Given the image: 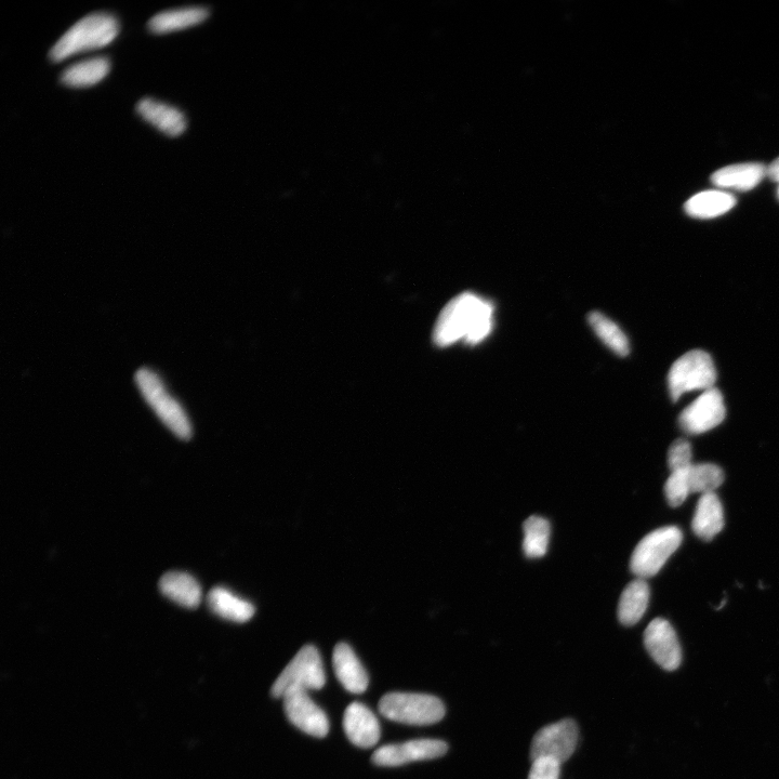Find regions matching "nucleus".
Instances as JSON below:
<instances>
[{"instance_id":"obj_1","label":"nucleus","mask_w":779,"mask_h":779,"mask_svg":"<svg viewBox=\"0 0 779 779\" xmlns=\"http://www.w3.org/2000/svg\"><path fill=\"white\" fill-rule=\"evenodd\" d=\"M494 307L491 302L471 293L448 302L434 326L433 340L439 347H448L462 340L478 345L492 333Z\"/></svg>"},{"instance_id":"obj_2","label":"nucleus","mask_w":779,"mask_h":779,"mask_svg":"<svg viewBox=\"0 0 779 779\" xmlns=\"http://www.w3.org/2000/svg\"><path fill=\"white\" fill-rule=\"evenodd\" d=\"M120 32V24L107 12H95L76 22L50 50V59L61 62L81 52L109 45Z\"/></svg>"},{"instance_id":"obj_3","label":"nucleus","mask_w":779,"mask_h":779,"mask_svg":"<svg viewBox=\"0 0 779 779\" xmlns=\"http://www.w3.org/2000/svg\"><path fill=\"white\" fill-rule=\"evenodd\" d=\"M135 380L144 400L163 424L178 438L189 440L192 437L191 421L180 403L169 394L161 378L151 369L141 368Z\"/></svg>"},{"instance_id":"obj_4","label":"nucleus","mask_w":779,"mask_h":779,"mask_svg":"<svg viewBox=\"0 0 779 779\" xmlns=\"http://www.w3.org/2000/svg\"><path fill=\"white\" fill-rule=\"evenodd\" d=\"M379 711L385 718L408 725H431L445 716L441 699L426 694L389 693L381 698Z\"/></svg>"},{"instance_id":"obj_5","label":"nucleus","mask_w":779,"mask_h":779,"mask_svg":"<svg viewBox=\"0 0 779 779\" xmlns=\"http://www.w3.org/2000/svg\"><path fill=\"white\" fill-rule=\"evenodd\" d=\"M682 539V532L676 526L658 528L646 535L632 553V573L641 579L655 576L678 550Z\"/></svg>"},{"instance_id":"obj_6","label":"nucleus","mask_w":779,"mask_h":779,"mask_svg":"<svg viewBox=\"0 0 779 779\" xmlns=\"http://www.w3.org/2000/svg\"><path fill=\"white\" fill-rule=\"evenodd\" d=\"M717 371L711 356L694 350L681 356L672 365L668 375L671 399L677 402L685 393L715 388Z\"/></svg>"},{"instance_id":"obj_7","label":"nucleus","mask_w":779,"mask_h":779,"mask_svg":"<svg viewBox=\"0 0 779 779\" xmlns=\"http://www.w3.org/2000/svg\"><path fill=\"white\" fill-rule=\"evenodd\" d=\"M326 683L322 657L312 645L302 648L280 677L274 682L271 693L280 698L290 690H321Z\"/></svg>"},{"instance_id":"obj_8","label":"nucleus","mask_w":779,"mask_h":779,"mask_svg":"<svg viewBox=\"0 0 779 779\" xmlns=\"http://www.w3.org/2000/svg\"><path fill=\"white\" fill-rule=\"evenodd\" d=\"M577 743L578 726L575 721L566 719L547 725L533 738L531 759L551 758L562 764L573 756Z\"/></svg>"},{"instance_id":"obj_9","label":"nucleus","mask_w":779,"mask_h":779,"mask_svg":"<svg viewBox=\"0 0 779 779\" xmlns=\"http://www.w3.org/2000/svg\"><path fill=\"white\" fill-rule=\"evenodd\" d=\"M725 415L722 393L711 388L684 409L679 417V424L688 434H702L721 425Z\"/></svg>"},{"instance_id":"obj_10","label":"nucleus","mask_w":779,"mask_h":779,"mask_svg":"<svg viewBox=\"0 0 779 779\" xmlns=\"http://www.w3.org/2000/svg\"><path fill=\"white\" fill-rule=\"evenodd\" d=\"M448 750L439 739H416L403 744L380 747L373 755V762L379 767H401V765L443 757Z\"/></svg>"},{"instance_id":"obj_11","label":"nucleus","mask_w":779,"mask_h":779,"mask_svg":"<svg viewBox=\"0 0 779 779\" xmlns=\"http://www.w3.org/2000/svg\"><path fill=\"white\" fill-rule=\"evenodd\" d=\"M283 699L288 720L299 730L314 737H325L328 734V718L307 691L290 690Z\"/></svg>"},{"instance_id":"obj_12","label":"nucleus","mask_w":779,"mask_h":779,"mask_svg":"<svg viewBox=\"0 0 779 779\" xmlns=\"http://www.w3.org/2000/svg\"><path fill=\"white\" fill-rule=\"evenodd\" d=\"M644 645L655 663L667 671L680 667L682 652L675 629L663 618H656L645 629Z\"/></svg>"},{"instance_id":"obj_13","label":"nucleus","mask_w":779,"mask_h":779,"mask_svg":"<svg viewBox=\"0 0 779 779\" xmlns=\"http://www.w3.org/2000/svg\"><path fill=\"white\" fill-rule=\"evenodd\" d=\"M343 729L349 741L362 748L375 746L380 739V725L372 710L361 703L351 704L343 716Z\"/></svg>"},{"instance_id":"obj_14","label":"nucleus","mask_w":779,"mask_h":779,"mask_svg":"<svg viewBox=\"0 0 779 779\" xmlns=\"http://www.w3.org/2000/svg\"><path fill=\"white\" fill-rule=\"evenodd\" d=\"M333 666L337 679L348 692L364 693L369 684L367 672L350 645L339 643L333 654Z\"/></svg>"},{"instance_id":"obj_15","label":"nucleus","mask_w":779,"mask_h":779,"mask_svg":"<svg viewBox=\"0 0 779 779\" xmlns=\"http://www.w3.org/2000/svg\"><path fill=\"white\" fill-rule=\"evenodd\" d=\"M137 112L144 121L152 124L169 137H179L188 126L187 118L181 111L152 98H144L139 101Z\"/></svg>"},{"instance_id":"obj_16","label":"nucleus","mask_w":779,"mask_h":779,"mask_svg":"<svg viewBox=\"0 0 779 779\" xmlns=\"http://www.w3.org/2000/svg\"><path fill=\"white\" fill-rule=\"evenodd\" d=\"M207 602L211 612L234 623H246L256 612L252 603L223 587L211 589Z\"/></svg>"},{"instance_id":"obj_17","label":"nucleus","mask_w":779,"mask_h":779,"mask_svg":"<svg viewBox=\"0 0 779 779\" xmlns=\"http://www.w3.org/2000/svg\"><path fill=\"white\" fill-rule=\"evenodd\" d=\"M768 169L759 163H745L726 166L716 171L711 180L717 187L749 191L758 186Z\"/></svg>"},{"instance_id":"obj_18","label":"nucleus","mask_w":779,"mask_h":779,"mask_svg":"<svg viewBox=\"0 0 779 779\" xmlns=\"http://www.w3.org/2000/svg\"><path fill=\"white\" fill-rule=\"evenodd\" d=\"M692 527L695 535L706 541L714 539L723 530L724 512L716 493L699 498Z\"/></svg>"},{"instance_id":"obj_19","label":"nucleus","mask_w":779,"mask_h":779,"mask_svg":"<svg viewBox=\"0 0 779 779\" xmlns=\"http://www.w3.org/2000/svg\"><path fill=\"white\" fill-rule=\"evenodd\" d=\"M160 589L166 598L187 609H196L202 599L200 584L188 573H166L160 580Z\"/></svg>"},{"instance_id":"obj_20","label":"nucleus","mask_w":779,"mask_h":779,"mask_svg":"<svg viewBox=\"0 0 779 779\" xmlns=\"http://www.w3.org/2000/svg\"><path fill=\"white\" fill-rule=\"evenodd\" d=\"M650 586L645 579L638 578L630 583L620 597L618 619L624 626H633L640 622L650 602Z\"/></svg>"},{"instance_id":"obj_21","label":"nucleus","mask_w":779,"mask_h":779,"mask_svg":"<svg viewBox=\"0 0 779 779\" xmlns=\"http://www.w3.org/2000/svg\"><path fill=\"white\" fill-rule=\"evenodd\" d=\"M209 16L204 7H189L167 10L154 16L149 21V30L154 34H167L203 23Z\"/></svg>"},{"instance_id":"obj_22","label":"nucleus","mask_w":779,"mask_h":779,"mask_svg":"<svg viewBox=\"0 0 779 779\" xmlns=\"http://www.w3.org/2000/svg\"><path fill=\"white\" fill-rule=\"evenodd\" d=\"M108 58L99 57L75 63L61 75V83L68 87L85 88L95 86L110 73Z\"/></svg>"},{"instance_id":"obj_23","label":"nucleus","mask_w":779,"mask_h":779,"mask_svg":"<svg viewBox=\"0 0 779 779\" xmlns=\"http://www.w3.org/2000/svg\"><path fill=\"white\" fill-rule=\"evenodd\" d=\"M735 204V197L729 193L706 191L690 198L685 211L693 218L710 219L728 213Z\"/></svg>"},{"instance_id":"obj_24","label":"nucleus","mask_w":779,"mask_h":779,"mask_svg":"<svg viewBox=\"0 0 779 779\" xmlns=\"http://www.w3.org/2000/svg\"><path fill=\"white\" fill-rule=\"evenodd\" d=\"M589 324L594 333L619 356H627L630 352V345L627 336L623 330L612 320L600 312L589 314Z\"/></svg>"},{"instance_id":"obj_25","label":"nucleus","mask_w":779,"mask_h":779,"mask_svg":"<svg viewBox=\"0 0 779 779\" xmlns=\"http://www.w3.org/2000/svg\"><path fill=\"white\" fill-rule=\"evenodd\" d=\"M523 550L530 559L544 557L548 550L550 539L549 522L537 516L528 518L524 525Z\"/></svg>"},{"instance_id":"obj_26","label":"nucleus","mask_w":779,"mask_h":779,"mask_svg":"<svg viewBox=\"0 0 779 779\" xmlns=\"http://www.w3.org/2000/svg\"><path fill=\"white\" fill-rule=\"evenodd\" d=\"M691 494L715 493L724 482V473L717 465L698 464L688 470Z\"/></svg>"},{"instance_id":"obj_27","label":"nucleus","mask_w":779,"mask_h":779,"mask_svg":"<svg viewBox=\"0 0 779 779\" xmlns=\"http://www.w3.org/2000/svg\"><path fill=\"white\" fill-rule=\"evenodd\" d=\"M688 470L671 472L666 482L665 495L673 508L680 507L691 494Z\"/></svg>"},{"instance_id":"obj_28","label":"nucleus","mask_w":779,"mask_h":779,"mask_svg":"<svg viewBox=\"0 0 779 779\" xmlns=\"http://www.w3.org/2000/svg\"><path fill=\"white\" fill-rule=\"evenodd\" d=\"M692 446L683 439L672 443L668 452V466L671 472L688 470L693 464Z\"/></svg>"},{"instance_id":"obj_29","label":"nucleus","mask_w":779,"mask_h":779,"mask_svg":"<svg viewBox=\"0 0 779 779\" xmlns=\"http://www.w3.org/2000/svg\"><path fill=\"white\" fill-rule=\"evenodd\" d=\"M561 763L551 758H539L533 761L528 779H560Z\"/></svg>"},{"instance_id":"obj_30","label":"nucleus","mask_w":779,"mask_h":779,"mask_svg":"<svg viewBox=\"0 0 779 779\" xmlns=\"http://www.w3.org/2000/svg\"><path fill=\"white\" fill-rule=\"evenodd\" d=\"M768 175L774 181L779 182V157L768 168Z\"/></svg>"},{"instance_id":"obj_31","label":"nucleus","mask_w":779,"mask_h":779,"mask_svg":"<svg viewBox=\"0 0 779 779\" xmlns=\"http://www.w3.org/2000/svg\"><path fill=\"white\" fill-rule=\"evenodd\" d=\"M778 195H779V190H778Z\"/></svg>"}]
</instances>
